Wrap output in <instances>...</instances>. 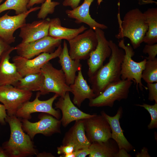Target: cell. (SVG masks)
I'll return each mask as SVG.
<instances>
[{
    "label": "cell",
    "instance_id": "6da1fadb",
    "mask_svg": "<svg viewBox=\"0 0 157 157\" xmlns=\"http://www.w3.org/2000/svg\"><path fill=\"white\" fill-rule=\"evenodd\" d=\"M109 42L111 53L108 62L89 79L96 97L100 94L109 84L121 80V65L125 52L113 40H110Z\"/></svg>",
    "mask_w": 157,
    "mask_h": 157
},
{
    "label": "cell",
    "instance_id": "7a4b0ae2",
    "mask_svg": "<svg viewBox=\"0 0 157 157\" xmlns=\"http://www.w3.org/2000/svg\"><path fill=\"white\" fill-rule=\"evenodd\" d=\"M5 120L9 124L10 131L8 140L2 147L8 157H26L36 155L37 150L29 135L22 127L21 119L15 115H7Z\"/></svg>",
    "mask_w": 157,
    "mask_h": 157
},
{
    "label": "cell",
    "instance_id": "3957f363",
    "mask_svg": "<svg viewBox=\"0 0 157 157\" xmlns=\"http://www.w3.org/2000/svg\"><path fill=\"white\" fill-rule=\"evenodd\" d=\"M119 29L115 35L118 39L129 38L133 49L140 46L148 29V26L143 13L138 8L129 10L125 14L123 21L117 15Z\"/></svg>",
    "mask_w": 157,
    "mask_h": 157
},
{
    "label": "cell",
    "instance_id": "277c9868",
    "mask_svg": "<svg viewBox=\"0 0 157 157\" xmlns=\"http://www.w3.org/2000/svg\"><path fill=\"white\" fill-rule=\"evenodd\" d=\"M118 45L125 52L121 65V79H128L132 81L136 84V89L138 92V88L141 91L144 88L147 90V87L144 86L142 82V73L145 68L146 59L145 58L138 62L134 61L132 58L135 53L133 49L129 44L125 45L123 38L119 42Z\"/></svg>",
    "mask_w": 157,
    "mask_h": 157
},
{
    "label": "cell",
    "instance_id": "5b68a950",
    "mask_svg": "<svg viewBox=\"0 0 157 157\" xmlns=\"http://www.w3.org/2000/svg\"><path fill=\"white\" fill-rule=\"evenodd\" d=\"M133 82L130 80H122L110 84L99 95L90 99V107H113L116 101L126 99Z\"/></svg>",
    "mask_w": 157,
    "mask_h": 157
},
{
    "label": "cell",
    "instance_id": "8992f818",
    "mask_svg": "<svg viewBox=\"0 0 157 157\" xmlns=\"http://www.w3.org/2000/svg\"><path fill=\"white\" fill-rule=\"evenodd\" d=\"M40 72L44 76V84L41 95H45L50 92L63 97L66 92H72L69 85L66 83L65 76L62 70L54 68L48 62L42 68Z\"/></svg>",
    "mask_w": 157,
    "mask_h": 157
},
{
    "label": "cell",
    "instance_id": "52a82bcc",
    "mask_svg": "<svg viewBox=\"0 0 157 157\" xmlns=\"http://www.w3.org/2000/svg\"><path fill=\"white\" fill-rule=\"evenodd\" d=\"M69 53L73 60L88 59L97 44L96 33L90 28L68 41Z\"/></svg>",
    "mask_w": 157,
    "mask_h": 157
},
{
    "label": "cell",
    "instance_id": "ba28073f",
    "mask_svg": "<svg viewBox=\"0 0 157 157\" xmlns=\"http://www.w3.org/2000/svg\"><path fill=\"white\" fill-rule=\"evenodd\" d=\"M32 95V92L13 85H0V102L5 106L9 116L15 115L19 109L29 101Z\"/></svg>",
    "mask_w": 157,
    "mask_h": 157
},
{
    "label": "cell",
    "instance_id": "9c48e42d",
    "mask_svg": "<svg viewBox=\"0 0 157 157\" xmlns=\"http://www.w3.org/2000/svg\"><path fill=\"white\" fill-rule=\"evenodd\" d=\"M40 120L35 122H30L26 119H21L22 127L32 140L38 134L49 136L55 133H60V120L48 114L39 116Z\"/></svg>",
    "mask_w": 157,
    "mask_h": 157
},
{
    "label": "cell",
    "instance_id": "30bf717a",
    "mask_svg": "<svg viewBox=\"0 0 157 157\" xmlns=\"http://www.w3.org/2000/svg\"><path fill=\"white\" fill-rule=\"evenodd\" d=\"M62 49L60 44L52 53H42L31 59L19 55L15 56L13 57L12 61L16 65L18 71L24 77L28 74L40 72L41 69L46 63L59 56Z\"/></svg>",
    "mask_w": 157,
    "mask_h": 157
},
{
    "label": "cell",
    "instance_id": "8fae6325",
    "mask_svg": "<svg viewBox=\"0 0 157 157\" xmlns=\"http://www.w3.org/2000/svg\"><path fill=\"white\" fill-rule=\"evenodd\" d=\"M40 95L39 91L37 93L34 100L32 101H28L24 103L17 110L15 115L19 118L29 120L31 118V114L32 113L42 112L50 114L59 119L61 117L60 111L53 107V102L59 96L55 94L49 99L41 101L39 99Z\"/></svg>",
    "mask_w": 157,
    "mask_h": 157
},
{
    "label": "cell",
    "instance_id": "7c38bea8",
    "mask_svg": "<svg viewBox=\"0 0 157 157\" xmlns=\"http://www.w3.org/2000/svg\"><path fill=\"white\" fill-rule=\"evenodd\" d=\"M61 40L47 36L29 43L21 42L15 47V50L18 55L30 59L41 53L53 52L61 44Z\"/></svg>",
    "mask_w": 157,
    "mask_h": 157
},
{
    "label": "cell",
    "instance_id": "4fadbf2b",
    "mask_svg": "<svg viewBox=\"0 0 157 157\" xmlns=\"http://www.w3.org/2000/svg\"><path fill=\"white\" fill-rule=\"evenodd\" d=\"M86 136L90 142L106 141L111 138L110 125L101 113L82 119Z\"/></svg>",
    "mask_w": 157,
    "mask_h": 157
},
{
    "label": "cell",
    "instance_id": "5bb4252c",
    "mask_svg": "<svg viewBox=\"0 0 157 157\" xmlns=\"http://www.w3.org/2000/svg\"><path fill=\"white\" fill-rule=\"evenodd\" d=\"M94 30L97 35V44L87 59L88 75L89 78L92 76L103 65L104 62L110 57L111 53L109 41L106 39L103 30L96 28Z\"/></svg>",
    "mask_w": 157,
    "mask_h": 157
},
{
    "label": "cell",
    "instance_id": "9a60e30c",
    "mask_svg": "<svg viewBox=\"0 0 157 157\" xmlns=\"http://www.w3.org/2000/svg\"><path fill=\"white\" fill-rule=\"evenodd\" d=\"M40 7L31 8L23 13L15 15H9L7 13L0 17V37L9 44L14 42L15 31L26 24V18L32 12L40 9Z\"/></svg>",
    "mask_w": 157,
    "mask_h": 157
},
{
    "label": "cell",
    "instance_id": "2e32d148",
    "mask_svg": "<svg viewBox=\"0 0 157 157\" xmlns=\"http://www.w3.org/2000/svg\"><path fill=\"white\" fill-rule=\"evenodd\" d=\"M55 106L56 108L62 112V116L60 120L64 127L72 122L88 118L94 115L85 113L76 106L71 100L69 92H66L63 97H60L55 103Z\"/></svg>",
    "mask_w": 157,
    "mask_h": 157
},
{
    "label": "cell",
    "instance_id": "e0dca14e",
    "mask_svg": "<svg viewBox=\"0 0 157 157\" xmlns=\"http://www.w3.org/2000/svg\"><path fill=\"white\" fill-rule=\"evenodd\" d=\"M50 20L47 18L26 23L21 27L19 36L22 39V42H30L48 36Z\"/></svg>",
    "mask_w": 157,
    "mask_h": 157
},
{
    "label": "cell",
    "instance_id": "ac0fdd59",
    "mask_svg": "<svg viewBox=\"0 0 157 157\" xmlns=\"http://www.w3.org/2000/svg\"><path fill=\"white\" fill-rule=\"evenodd\" d=\"M16 47H11L2 54L0 62V85L14 86L23 77L18 71L15 64L9 61L10 54Z\"/></svg>",
    "mask_w": 157,
    "mask_h": 157
},
{
    "label": "cell",
    "instance_id": "d6986e66",
    "mask_svg": "<svg viewBox=\"0 0 157 157\" xmlns=\"http://www.w3.org/2000/svg\"><path fill=\"white\" fill-rule=\"evenodd\" d=\"M94 1L84 0L81 5L72 10H66V14L69 18L75 19V22L76 23H85L93 30L96 28L102 30L106 29L108 28L107 26L96 22L92 18L90 14V7ZM102 1V0H98L99 4H100Z\"/></svg>",
    "mask_w": 157,
    "mask_h": 157
},
{
    "label": "cell",
    "instance_id": "ffe728a7",
    "mask_svg": "<svg viewBox=\"0 0 157 157\" xmlns=\"http://www.w3.org/2000/svg\"><path fill=\"white\" fill-rule=\"evenodd\" d=\"M122 113L123 109L121 106L119 107L116 114L113 116L108 115L104 111L101 112L110 125L111 138L116 142L119 149H124L129 152L133 150L134 147L124 136L123 130L120 125L119 119Z\"/></svg>",
    "mask_w": 157,
    "mask_h": 157
},
{
    "label": "cell",
    "instance_id": "44dd1931",
    "mask_svg": "<svg viewBox=\"0 0 157 157\" xmlns=\"http://www.w3.org/2000/svg\"><path fill=\"white\" fill-rule=\"evenodd\" d=\"M91 143L86 136L82 119L75 121L74 125L66 133L62 141L63 145H72L75 151L89 148Z\"/></svg>",
    "mask_w": 157,
    "mask_h": 157
},
{
    "label": "cell",
    "instance_id": "7402d4cb",
    "mask_svg": "<svg viewBox=\"0 0 157 157\" xmlns=\"http://www.w3.org/2000/svg\"><path fill=\"white\" fill-rule=\"evenodd\" d=\"M58 57V62L65 76L66 83L69 85L74 82L76 72L81 69L80 60L72 59L69 55L67 45L65 40L64 41L62 51Z\"/></svg>",
    "mask_w": 157,
    "mask_h": 157
},
{
    "label": "cell",
    "instance_id": "603a6c76",
    "mask_svg": "<svg viewBox=\"0 0 157 157\" xmlns=\"http://www.w3.org/2000/svg\"><path fill=\"white\" fill-rule=\"evenodd\" d=\"M74 97L73 102L80 107L86 99L89 100L96 97L93 90L88 85L82 74L81 69L78 71L74 82L69 85Z\"/></svg>",
    "mask_w": 157,
    "mask_h": 157
},
{
    "label": "cell",
    "instance_id": "cb8c5ba5",
    "mask_svg": "<svg viewBox=\"0 0 157 157\" xmlns=\"http://www.w3.org/2000/svg\"><path fill=\"white\" fill-rule=\"evenodd\" d=\"M87 28L83 25L77 28H70L61 26L58 17L50 19L48 35L54 38L65 39L68 41L85 31Z\"/></svg>",
    "mask_w": 157,
    "mask_h": 157
},
{
    "label": "cell",
    "instance_id": "d4e9b609",
    "mask_svg": "<svg viewBox=\"0 0 157 157\" xmlns=\"http://www.w3.org/2000/svg\"><path fill=\"white\" fill-rule=\"evenodd\" d=\"M89 149V157H116L119 150L116 142L111 138L105 141L92 142Z\"/></svg>",
    "mask_w": 157,
    "mask_h": 157
},
{
    "label": "cell",
    "instance_id": "484cf974",
    "mask_svg": "<svg viewBox=\"0 0 157 157\" xmlns=\"http://www.w3.org/2000/svg\"><path fill=\"white\" fill-rule=\"evenodd\" d=\"M143 13L148 26L143 42L148 44H156L157 42V8H149Z\"/></svg>",
    "mask_w": 157,
    "mask_h": 157
},
{
    "label": "cell",
    "instance_id": "4316f807",
    "mask_svg": "<svg viewBox=\"0 0 157 157\" xmlns=\"http://www.w3.org/2000/svg\"><path fill=\"white\" fill-rule=\"evenodd\" d=\"M44 81V76L40 72L25 76L20 79L14 86L31 92H40L42 88Z\"/></svg>",
    "mask_w": 157,
    "mask_h": 157
},
{
    "label": "cell",
    "instance_id": "83f0119b",
    "mask_svg": "<svg viewBox=\"0 0 157 157\" xmlns=\"http://www.w3.org/2000/svg\"><path fill=\"white\" fill-rule=\"evenodd\" d=\"M29 0H6L0 5V14L3 11L9 10L15 11L16 15H18L26 12L27 5Z\"/></svg>",
    "mask_w": 157,
    "mask_h": 157
},
{
    "label": "cell",
    "instance_id": "f1b7e54d",
    "mask_svg": "<svg viewBox=\"0 0 157 157\" xmlns=\"http://www.w3.org/2000/svg\"><path fill=\"white\" fill-rule=\"evenodd\" d=\"M142 79L147 83L157 82V58L147 60L142 74Z\"/></svg>",
    "mask_w": 157,
    "mask_h": 157
},
{
    "label": "cell",
    "instance_id": "f546056e",
    "mask_svg": "<svg viewBox=\"0 0 157 157\" xmlns=\"http://www.w3.org/2000/svg\"><path fill=\"white\" fill-rule=\"evenodd\" d=\"M60 3L58 2L52 1V0H46L40 7V10L37 14L38 18L45 19L48 14L54 13L55 7Z\"/></svg>",
    "mask_w": 157,
    "mask_h": 157
},
{
    "label": "cell",
    "instance_id": "4dcf8cb0",
    "mask_svg": "<svg viewBox=\"0 0 157 157\" xmlns=\"http://www.w3.org/2000/svg\"><path fill=\"white\" fill-rule=\"evenodd\" d=\"M137 106H140L144 108L147 110L150 114L151 120L147 127L149 129H151L157 128V103H155L154 105H150L145 103L142 104H135Z\"/></svg>",
    "mask_w": 157,
    "mask_h": 157
},
{
    "label": "cell",
    "instance_id": "1f68e13d",
    "mask_svg": "<svg viewBox=\"0 0 157 157\" xmlns=\"http://www.w3.org/2000/svg\"><path fill=\"white\" fill-rule=\"evenodd\" d=\"M143 53L144 54H148V56L144 57L147 60H153L156 58L157 54V44H146L144 46Z\"/></svg>",
    "mask_w": 157,
    "mask_h": 157
},
{
    "label": "cell",
    "instance_id": "d6a6232c",
    "mask_svg": "<svg viewBox=\"0 0 157 157\" xmlns=\"http://www.w3.org/2000/svg\"><path fill=\"white\" fill-rule=\"evenodd\" d=\"M147 86L149 90L148 100L157 103V82L147 83Z\"/></svg>",
    "mask_w": 157,
    "mask_h": 157
},
{
    "label": "cell",
    "instance_id": "836d02e7",
    "mask_svg": "<svg viewBox=\"0 0 157 157\" xmlns=\"http://www.w3.org/2000/svg\"><path fill=\"white\" fill-rule=\"evenodd\" d=\"M58 154H65L72 153L75 151L74 147L72 145H61L57 147Z\"/></svg>",
    "mask_w": 157,
    "mask_h": 157
},
{
    "label": "cell",
    "instance_id": "e575fe53",
    "mask_svg": "<svg viewBox=\"0 0 157 157\" xmlns=\"http://www.w3.org/2000/svg\"><path fill=\"white\" fill-rule=\"evenodd\" d=\"M81 0H64L62 3L64 6H70L74 9L78 6Z\"/></svg>",
    "mask_w": 157,
    "mask_h": 157
},
{
    "label": "cell",
    "instance_id": "d590c367",
    "mask_svg": "<svg viewBox=\"0 0 157 157\" xmlns=\"http://www.w3.org/2000/svg\"><path fill=\"white\" fill-rule=\"evenodd\" d=\"M7 115L5 106L3 104H0V124L2 125L5 124V119Z\"/></svg>",
    "mask_w": 157,
    "mask_h": 157
},
{
    "label": "cell",
    "instance_id": "8d00e7d4",
    "mask_svg": "<svg viewBox=\"0 0 157 157\" xmlns=\"http://www.w3.org/2000/svg\"><path fill=\"white\" fill-rule=\"evenodd\" d=\"M11 47L0 37V62L2 54Z\"/></svg>",
    "mask_w": 157,
    "mask_h": 157
},
{
    "label": "cell",
    "instance_id": "74e56055",
    "mask_svg": "<svg viewBox=\"0 0 157 157\" xmlns=\"http://www.w3.org/2000/svg\"><path fill=\"white\" fill-rule=\"evenodd\" d=\"M75 157H85L89 155L90 151L89 148L81 149L74 151Z\"/></svg>",
    "mask_w": 157,
    "mask_h": 157
},
{
    "label": "cell",
    "instance_id": "f35d334b",
    "mask_svg": "<svg viewBox=\"0 0 157 157\" xmlns=\"http://www.w3.org/2000/svg\"><path fill=\"white\" fill-rule=\"evenodd\" d=\"M136 157H150L147 148L144 147L140 150V152H138L135 155Z\"/></svg>",
    "mask_w": 157,
    "mask_h": 157
},
{
    "label": "cell",
    "instance_id": "ab89813d",
    "mask_svg": "<svg viewBox=\"0 0 157 157\" xmlns=\"http://www.w3.org/2000/svg\"><path fill=\"white\" fill-rule=\"evenodd\" d=\"M131 156L128 153V152L124 149H119L116 155V157H130Z\"/></svg>",
    "mask_w": 157,
    "mask_h": 157
},
{
    "label": "cell",
    "instance_id": "60d3db41",
    "mask_svg": "<svg viewBox=\"0 0 157 157\" xmlns=\"http://www.w3.org/2000/svg\"><path fill=\"white\" fill-rule=\"evenodd\" d=\"M46 0H29L27 5V8H30L35 4H42Z\"/></svg>",
    "mask_w": 157,
    "mask_h": 157
},
{
    "label": "cell",
    "instance_id": "b9f144b4",
    "mask_svg": "<svg viewBox=\"0 0 157 157\" xmlns=\"http://www.w3.org/2000/svg\"><path fill=\"white\" fill-rule=\"evenodd\" d=\"M37 157H54L53 156L51 153L46 152H43L42 153H38L36 155Z\"/></svg>",
    "mask_w": 157,
    "mask_h": 157
},
{
    "label": "cell",
    "instance_id": "7bdbcfd3",
    "mask_svg": "<svg viewBox=\"0 0 157 157\" xmlns=\"http://www.w3.org/2000/svg\"><path fill=\"white\" fill-rule=\"evenodd\" d=\"M0 157H8L7 154L2 146H0Z\"/></svg>",
    "mask_w": 157,
    "mask_h": 157
},
{
    "label": "cell",
    "instance_id": "ee69618b",
    "mask_svg": "<svg viewBox=\"0 0 157 157\" xmlns=\"http://www.w3.org/2000/svg\"><path fill=\"white\" fill-rule=\"evenodd\" d=\"M60 157H75L74 151L72 153L65 154H61Z\"/></svg>",
    "mask_w": 157,
    "mask_h": 157
},
{
    "label": "cell",
    "instance_id": "f6af8a7d",
    "mask_svg": "<svg viewBox=\"0 0 157 157\" xmlns=\"http://www.w3.org/2000/svg\"><path fill=\"white\" fill-rule=\"evenodd\" d=\"M3 0H0V3L3 1Z\"/></svg>",
    "mask_w": 157,
    "mask_h": 157
}]
</instances>
